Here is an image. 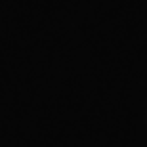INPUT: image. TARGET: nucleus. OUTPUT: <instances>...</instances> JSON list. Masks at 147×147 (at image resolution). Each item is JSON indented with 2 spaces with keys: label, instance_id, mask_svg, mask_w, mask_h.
Segmentation results:
<instances>
[]
</instances>
